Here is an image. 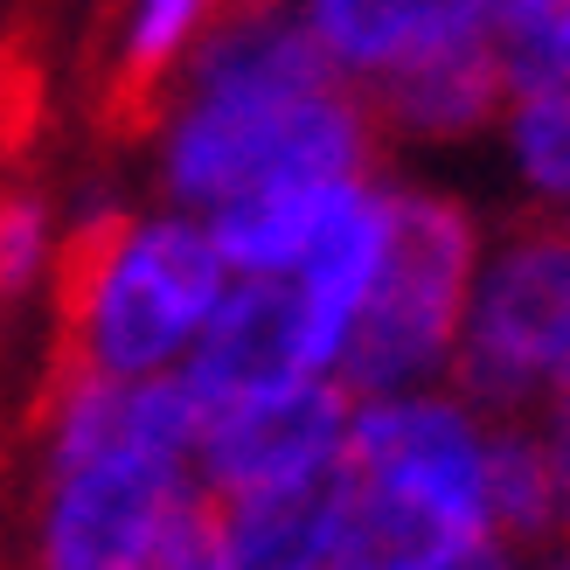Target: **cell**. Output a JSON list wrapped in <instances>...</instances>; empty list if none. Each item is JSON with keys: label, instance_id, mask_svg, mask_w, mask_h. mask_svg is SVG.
<instances>
[{"label": "cell", "instance_id": "obj_1", "mask_svg": "<svg viewBox=\"0 0 570 570\" xmlns=\"http://www.w3.org/2000/svg\"><path fill=\"white\" fill-rule=\"evenodd\" d=\"M376 139L368 98L321 56L293 0H223L154 105V181L160 203L216 216L258 188L368 175Z\"/></svg>", "mask_w": 570, "mask_h": 570}, {"label": "cell", "instance_id": "obj_2", "mask_svg": "<svg viewBox=\"0 0 570 570\" xmlns=\"http://www.w3.org/2000/svg\"><path fill=\"white\" fill-rule=\"evenodd\" d=\"M494 417L452 383L355 396L348 529L334 570H452L501 543L488 515Z\"/></svg>", "mask_w": 570, "mask_h": 570}, {"label": "cell", "instance_id": "obj_3", "mask_svg": "<svg viewBox=\"0 0 570 570\" xmlns=\"http://www.w3.org/2000/svg\"><path fill=\"white\" fill-rule=\"evenodd\" d=\"M223 285H230V265L203 216L175 203L126 209L111 195L83 203L70 216L63 272H56L63 362L119 383L175 376Z\"/></svg>", "mask_w": 570, "mask_h": 570}, {"label": "cell", "instance_id": "obj_4", "mask_svg": "<svg viewBox=\"0 0 570 570\" xmlns=\"http://www.w3.org/2000/svg\"><path fill=\"white\" fill-rule=\"evenodd\" d=\"M480 244H488V230L473 223L466 203H452L439 188H396L390 258L376 272V293L362 299V321L341 348L334 383L348 396H396L445 383Z\"/></svg>", "mask_w": 570, "mask_h": 570}, {"label": "cell", "instance_id": "obj_5", "mask_svg": "<svg viewBox=\"0 0 570 570\" xmlns=\"http://www.w3.org/2000/svg\"><path fill=\"white\" fill-rule=\"evenodd\" d=\"M445 383L488 417H535L570 390V223L529 216L480 244Z\"/></svg>", "mask_w": 570, "mask_h": 570}, {"label": "cell", "instance_id": "obj_6", "mask_svg": "<svg viewBox=\"0 0 570 570\" xmlns=\"http://www.w3.org/2000/svg\"><path fill=\"white\" fill-rule=\"evenodd\" d=\"M209 494L195 480V460L175 445L111 439L91 452L42 460L28 557L36 570H139L181 515Z\"/></svg>", "mask_w": 570, "mask_h": 570}, {"label": "cell", "instance_id": "obj_7", "mask_svg": "<svg viewBox=\"0 0 570 570\" xmlns=\"http://www.w3.org/2000/svg\"><path fill=\"white\" fill-rule=\"evenodd\" d=\"M348 417L355 396L334 376L313 383H285L244 404L203 411V439H195V480L203 494H250V488H278V480L321 473L334 460H348Z\"/></svg>", "mask_w": 570, "mask_h": 570}, {"label": "cell", "instance_id": "obj_8", "mask_svg": "<svg viewBox=\"0 0 570 570\" xmlns=\"http://www.w3.org/2000/svg\"><path fill=\"white\" fill-rule=\"evenodd\" d=\"M175 376L195 396V411H223V404H244V396H265L285 383H313L327 368L313 355V334H306L293 285L285 278H230Z\"/></svg>", "mask_w": 570, "mask_h": 570}, {"label": "cell", "instance_id": "obj_9", "mask_svg": "<svg viewBox=\"0 0 570 570\" xmlns=\"http://www.w3.org/2000/svg\"><path fill=\"white\" fill-rule=\"evenodd\" d=\"M362 98H368L376 132L417 139V147L473 139V132L501 126V111H508V91H501V70H494L488 36L424 49V56H411V63L383 70L376 83H362Z\"/></svg>", "mask_w": 570, "mask_h": 570}, {"label": "cell", "instance_id": "obj_10", "mask_svg": "<svg viewBox=\"0 0 570 570\" xmlns=\"http://www.w3.org/2000/svg\"><path fill=\"white\" fill-rule=\"evenodd\" d=\"M348 494H355L348 460H334L321 473L278 480V488L223 494L209 501V515L237 570H334L341 529H348Z\"/></svg>", "mask_w": 570, "mask_h": 570}, {"label": "cell", "instance_id": "obj_11", "mask_svg": "<svg viewBox=\"0 0 570 570\" xmlns=\"http://www.w3.org/2000/svg\"><path fill=\"white\" fill-rule=\"evenodd\" d=\"M306 36L321 42V56L362 91L383 70L411 63V56L439 42L488 36V21L501 14V0H293Z\"/></svg>", "mask_w": 570, "mask_h": 570}, {"label": "cell", "instance_id": "obj_12", "mask_svg": "<svg viewBox=\"0 0 570 570\" xmlns=\"http://www.w3.org/2000/svg\"><path fill=\"white\" fill-rule=\"evenodd\" d=\"M341 181H355V175H341ZM341 181H285V188L237 195L216 216H203L230 278H293L299 258L313 250V237H321Z\"/></svg>", "mask_w": 570, "mask_h": 570}, {"label": "cell", "instance_id": "obj_13", "mask_svg": "<svg viewBox=\"0 0 570 570\" xmlns=\"http://www.w3.org/2000/svg\"><path fill=\"white\" fill-rule=\"evenodd\" d=\"M223 0H126L111 36V83L132 105H160V91L188 63V49L209 36Z\"/></svg>", "mask_w": 570, "mask_h": 570}, {"label": "cell", "instance_id": "obj_14", "mask_svg": "<svg viewBox=\"0 0 570 570\" xmlns=\"http://www.w3.org/2000/svg\"><path fill=\"white\" fill-rule=\"evenodd\" d=\"M488 49L508 105L570 91V0H501L488 21Z\"/></svg>", "mask_w": 570, "mask_h": 570}, {"label": "cell", "instance_id": "obj_15", "mask_svg": "<svg viewBox=\"0 0 570 570\" xmlns=\"http://www.w3.org/2000/svg\"><path fill=\"white\" fill-rule=\"evenodd\" d=\"M488 515L508 550L529 543H557V515H550V473H543V445H535L529 417H494V452H488Z\"/></svg>", "mask_w": 570, "mask_h": 570}, {"label": "cell", "instance_id": "obj_16", "mask_svg": "<svg viewBox=\"0 0 570 570\" xmlns=\"http://www.w3.org/2000/svg\"><path fill=\"white\" fill-rule=\"evenodd\" d=\"M63 244H70V223L42 188H21V181L0 188V313L56 293Z\"/></svg>", "mask_w": 570, "mask_h": 570}, {"label": "cell", "instance_id": "obj_17", "mask_svg": "<svg viewBox=\"0 0 570 570\" xmlns=\"http://www.w3.org/2000/svg\"><path fill=\"white\" fill-rule=\"evenodd\" d=\"M501 139H508V167H515V181L535 203V216L570 223V91L508 105Z\"/></svg>", "mask_w": 570, "mask_h": 570}, {"label": "cell", "instance_id": "obj_18", "mask_svg": "<svg viewBox=\"0 0 570 570\" xmlns=\"http://www.w3.org/2000/svg\"><path fill=\"white\" fill-rule=\"evenodd\" d=\"M139 570H237L230 550H223V529H216V515H209V501L195 508V515H181L175 535H167V543L139 563Z\"/></svg>", "mask_w": 570, "mask_h": 570}, {"label": "cell", "instance_id": "obj_19", "mask_svg": "<svg viewBox=\"0 0 570 570\" xmlns=\"http://www.w3.org/2000/svg\"><path fill=\"white\" fill-rule=\"evenodd\" d=\"M529 424H535V445H543V473H550V515H557V535H570V390L557 396V404H543Z\"/></svg>", "mask_w": 570, "mask_h": 570}, {"label": "cell", "instance_id": "obj_20", "mask_svg": "<svg viewBox=\"0 0 570 570\" xmlns=\"http://www.w3.org/2000/svg\"><path fill=\"white\" fill-rule=\"evenodd\" d=\"M452 570H522V563H515V550H508V543H488V550H473L466 563H452Z\"/></svg>", "mask_w": 570, "mask_h": 570}, {"label": "cell", "instance_id": "obj_21", "mask_svg": "<svg viewBox=\"0 0 570 570\" xmlns=\"http://www.w3.org/2000/svg\"><path fill=\"white\" fill-rule=\"evenodd\" d=\"M529 570H570V535H557L550 557H543V563H529Z\"/></svg>", "mask_w": 570, "mask_h": 570}]
</instances>
